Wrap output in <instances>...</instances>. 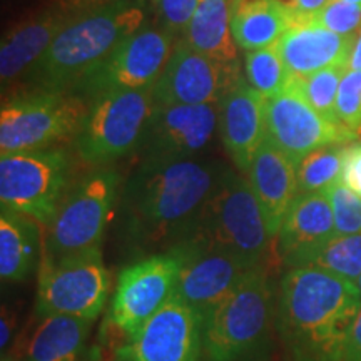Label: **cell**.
<instances>
[{"label": "cell", "mask_w": 361, "mask_h": 361, "mask_svg": "<svg viewBox=\"0 0 361 361\" xmlns=\"http://www.w3.org/2000/svg\"><path fill=\"white\" fill-rule=\"evenodd\" d=\"M224 168L207 161L152 159L129 176L119 194L121 229L141 250L178 245L191 231Z\"/></svg>", "instance_id": "obj_1"}, {"label": "cell", "mask_w": 361, "mask_h": 361, "mask_svg": "<svg viewBox=\"0 0 361 361\" xmlns=\"http://www.w3.org/2000/svg\"><path fill=\"white\" fill-rule=\"evenodd\" d=\"M361 306L355 283L314 266L288 268L278 284L276 328L293 361H345Z\"/></svg>", "instance_id": "obj_2"}, {"label": "cell", "mask_w": 361, "mask_h": 361, "mask_svg": "<svg viewBox=\"0 0 361 361\" xmlns=\"http://www.w3.org/2000/svg\"><path fill=\"white\" fill-rule=\"evenodd\" d=\"M146 13L142 0H111L75 16L35 62L40 87H71L79 75L109 56L124 39L141 30Z\"/></svg>", "instance_id": "obj_3"}, {"label": "cell", "mask_w": 361, "mask_h": 361, "mask_svg": "<svg viewBox=\"0 0 361 361\" xmlns=\"http://www.w3.org/2000/svg\"><path fill=\"white\" fill-rule=\"evenodd\" d=\"M273 238L250 180L223 169L218 186L179 243L229 252L252 266L263 264Z\"/></svg>", "instance_id": "obj_4"}, {"label": "cell", "mask_w": 361, "mask_h": 361, "mask_svg": "<svg viewBox=\"0 0 361 361\" xmlns=\"http://www.w3.org/2000/svg\"><path fill=\"white\" fill-rule=\"evenodd\" d=\"M276 318L273 283L263 264L202 319V353L209 361H246L263 350Z\"/></svg>", "instance_id": "obj_5"}, {"label": "cell", "mask_w": 361, "mask_h": 361, "mask_svg": "<svg viewBox=\"0 0 361 361\" xmlns=\"http://www.w3.org/2000/svg\"><path fill=\"white\" fill-rule=\"evenodd\" d=\"M121 194V176L111 166H99L82 176L59 206L45 228L44 258L82 252L97 247Z\"/></svg>", "instance_id": "obj_6"}, {"label": "cell", "mask_w": 361, "mask_h": 361, "mask_svg": "<svg viewBox=\"0 0 361 361\" xmlns=\"http://www.w3.org/2000/svg\"><path fill=\"white\" fill-rule=\"evenodd\" d=\"M154 107L152 85L114 90L92 99L75 135L80 159L99 168L129 154L142 142Z\"/></svg>", "instance_id": "obj_7"}, {"label": "cell", "mask_w": 361, "mask_h": 361, "mask_svg": "<svg viewBox=\"0 0 361 361\" xmlns=\"http://www.w3.org/2000/svg\"><path fill=\"white\" fill-rule=\"evenodd\" d=\"M89 106L64 89H42L4 102L0 112L2 156L47 149L78 135Z\"/></svg>", "instance_id": "obj_8"}, {"label": "cell", "mask_w": 361, "mask_h": 361, "mask_svg": "<svg viewBox=\"0 0 361 361\" xmlns=\"http://www.w3.org/2000/svg\"><path fill=\"white\" fill-rule=\"evenodd\" d=\"M111 273L101 247L62 258H40L35 313L66 314L94 322L106 308Z\"/></svg>", "instance_id": "obj_9"}, {"label": "cell", "mask_w": 361, "mask_h": 361, "mask_svg": "<svg viewBox=\"0 0 361 361\" xmlns=\"http://www.w3.org/2000/svg\"><path fill=\"white\" fill-rule=\"evenodd\" d=\"M71 157L62 149H39L0 159V202L47 228L69 191Z\"/></svg>", "instance_id": "obj_10"}, {"label": "cell", "mask_w": 361, "mask_h": 361, "mask_svg": "<svg viewBox=\"0 0 361 361\" xmlns=\"http://www.w3.org/2000/svg\"><path fill=\"white\" fill-rule=\"evenodd\" d=\"M173 34L166 29H142L124 39L106 59L71 84L80 97L96 99L114 90L154 85L171 57Z\"/></svg>", "instance_id": "obj_11"}, {"label": "cell", "mask_w": 361, "mask_h": 361, "mask_svg": "<svg viewBox=\"0 0 361 361\" xmlns=\"http://www.w3.org/2000/svg\"><path fill=\"white\" fill-rule=\"evenodd\" d=\"M180 261L173 250L128 266L119 274L109 322L130 338L169 301L178 288Z\"/></svg>", "instance_id": "obj_12"}, {"label": "cell", "mask_w": 361, "mask_h": 361, "mask_svg": "<svg viewBox=\"0 0 361 361\" xmlns=\"http://www.w3.org/2000/svg\"><path fill=\"white\" fill-rule=\"evenodd\" d=\"M266 139L293 164L328 144L355 141L356 134L346 126L324 119L291 85L264 101Z\"/></svg>", "instance_id": "obj_13"}, {"label": "cell", "mask_w": 361, "mask_h": 361, "mask_svg": "<svg viewBox=\"0 0 361 361\" xmlns=\"http://www.w3.org/2000/svg\"><path fill=\"white\" fill-rule=\"evenodd\" d=\"M202 316L178 293L117 348V361H200Z\"/></svg>", "instance_id": "obj_14"}, {"label": "cell", "mask_w": 361, "mask_h": 361, "mask_svg": "<svg viewBox=\"0 0 361 361\" xmlns=\"http://www.w3.org/2000/svg\"><path fill=\"white\" fill-rule=\"evenodd\" d=\"M239 79L236 64L214 61L183 40L171 52L168 64L152 85V92L156 104H216Z\"/></svg>", "instance_id": "obj_15"}, {"label": "cell", "mask_w": 361, "mask_h": 361, "mask_svg": "<svg viewBox=\"0 0 361 361\" xmlns=\"http://www.w3.org/2000/svg\"><path fill=\"white\" fill-rule=\"evenodd\" d=\"M179 256L180 268L176 293L204 316L231 293L247 271L256 268L229 252L178 243L169 247Z\"/></svg>", "instance_id": "obj_16"}, {"label": "cell", "mask_w": 361, "mask_h": 361, "mask_svg": "<svg viewBox=\"0 0 361 361\" xmlns=\"http://www.w3.org/2000/svg\"><path fill=\"white\" fill-rule=\"evenodd\" d=\"M218 126L213 104H156L141 146L152 159H188L209 146Z\"/></svg>", "instance_id": "obj_17"}, {"label": "cell", "mask_w": 361, "mask_h": 361, "mask_svg": "<svg viewBox=\"0 0 361 361\" xmlns=\"http://www.w3.org/2000/svg\"><path fill=\"white\" fill-rule=\"evenodd\" d=\"M333 236H336L335 216L324 191L296 194L276 236L278 255L286 268H300Z\"/></svg>", "instance_id": "obj_18"}, {"label": "cell", "mask_w": 361, "mask_h": 361, "mask_svg": "<svg viewBox=\"0 0 361 361\" xmlns=\"http://www.w3.org/2000/svg\"><path fill=\"white\" fill-rule=\"evenodd\" d=\"M266 97L239 79L219 102V133L223 146L239 171L247 173L266 139Z\"/></svg>", "instance_id": "obj_19"}, {"label": "cell", "mask_w": 361, "mask_h": 361, "mask_svg": "<svg viewBox=\"0 0 361 361\" xmlns=\"http://www.w3.org/2000/svg\"><path fill=\"white\" fill-rule=\"evenodd\" d=\"M356 35H340L310 20L293 22L276 51L290 78H303L333 66H348Z\"/></svg>", "instance_id": "obj_20"}, {"label": "cell", "mask_w": 361, "mask_h": 361, "mask_svg": "<svg viewBox=\"0 0 361 361\" xmlns=\"http://www.w3.org/2000/svg\"><path fill=\"white\" fill-rule=\"evenodd\" d=\"M247 180L274 241L284 214L298 194L295 164L269 139H264L247 169Z\"/></svg>", "instance_id": "obj_21"}, {"label": "cell", "mask_w": 361, "mask_h": 361, "mask_svg": "<svg viewBox=\"0 0 361 361\" xmlns=\"http://www.w3.org/2000/svg\"><path fill=\"white\" fill-rule=\"evenodd\" d=\"M69 16L62 11H47L24 20L12 29L0 47V79L11 82L47 52L54 39L67 25Z\"/></svg>", "instance_id": "obj_22"}, {"label": "cell", "mask_w": 361, "mask_h": 361, "mask_svg": "<svg viewBox=\"0 0 361 361\" xmlns=\"http://www.w3.org/2000/svg\"><path fill=\"white\" fill-rule=\"evenodd\" d=\"M44 252L39 223L2 207L0 214V278L4 283L24 281Z\"/></svg>", "instance_id": "obj_23"}, {"label": "cell", "mask_w": 361, "mask_h": 361, "mask_svg": "<svg viewBox=\"0 0 361 361\" xmlns=\"http://www.w3.org/2000/svg\"><path fill=\"white\" fill-rule=\"evenodd\" d=\"M293 22L291 13L273 0H234L231 4L233 37L246 52L276 45Z\"/></svg>", "instance_id": "obj_24"}, {"label": "cell", "mask_w": 361, "mask_h": 361, "mask_svg": "<svg viewBox=\"0 0 361 361\" xmlns=\"http://www.w3.org/2000/svg\"><path fill=\"white\" fill-rule=\"evenodd\" d=\"M89 319L66 314L40 316L30 336L29 361H80L89 338Z\"/></svg>", "instance_id": "obj_25"}, {"label": "cell", "mask_w": 361, "mask_h": 361, "mask_svg": "<svg viewBox=\"0 0 361 361\" xmlns=\"http://www.w3.org/2000/svg\"><path fill=\"white\" fill-rule=\"evenodd\" d=\"M186 42L214 61L236 64L238 44L231 30V2L202 0L188 25Z\"/></svg>", "instance_id": "obj_26"}, {"label": "cell", "mask_w": 361, "mask_h": 361, "mask_svg": "<svg viewBox=\"0 0 361 361\" xmlns=\"http://www.w3.org/2000/svg\"><path fill=\"white\" fill-rule=\"evenodd\" d=\"M345 144H328L298 162L295 166L298 194L322 192L340 183Z\"/></svg>", "instance_id": "obj_27"}, {"label": "cell", "mask_w": 361, "mask_h": 361, "mask_svg": "<svg viewBox=\"0 0 361 361\" xmlns=\"http://www.w3.org/2000/svg\"><path fill=\"white\" fill-rule=\"evenodd\" d=\"M348 71L350 67L345 64L333 66L303 78H291L288 85L298 90L324 119L341 124L336 112V99L341 79Z\"/></svg>", "instance_id": "obj_28"}, {"label": "cell", "mask_w": 361, "mask_h": 361, "mask_svg": "<svg viewBox=\"0 0 361 361\" xmlns=\"http://www.w3.org/2000/svg\"><path fill=\"white\" fill-rule=\"evenodd\" d=\"M306 266H314L356 284L361 276V234H336Z\"/></svg>", "instance_id": "obj_29"}, {"label": "cell", "mask_w": 361, "mask_h": 361, "mask_svg": "<svg viewBox=\"0 0 361 361\" xmlns=\"http://www.w3.org/2000/svg\"><path fill=\"white\" fill-rule=\"evenodd\" d=\"M245 69L247 82L264 97L276 96L288 87L291 80L290 72L286 71L276 51V45L246 52Z\"/></svg>", "instance_id": "obj_30"}, {"label": "cell", "mask_w": 361, "mask_h": 361, "mask_svg": "<svg viewBox=\"0 0 361 361\" xmlns=\"http://www.w3.org/2000/svg\"><path fill=\"white\" fill-rule=\"evenodd\" d=\"M324 194L331 202L336 234H361V196L341 180L329 186Z\"/></svg>", "instance_id": "obj_31"}, {"label": "cell", "mask_w": 361, "mask_h": 361, "mask_svg": "<svg viewBox=\"0 0 361 361\" xmlns=\"http://www.w3.org/2000/svg\"><path fill=\"white\" fill-rule=\"evenodd\" d=\"M306 20L322 25L335 34L356 35L361 29V7L343 0H329L322 11Z\"/></svg>", "instance_id": "obj_32"}, {"label": "cell", "mask_w": 361, "mask_h": 361, "mask_svg": "<svg viewBox=\"0 0 361 361\" xmlns=\"http://www.w3.org/2000/svg\"><path fill=\"white\" fill-rule=\"evenodd\" d=\"M338 119L358 135L361 133V71L350 69L341 79L336 99Z\"/></svg>", "instance_id": "obj_33"}, {"label": "cell", "mask_w": 361, "mask_h": 361, "mask_svg": "<svg viewBox=\"0 0 361 361\" xmlns=\"http://www.w3.org/2000/svg\"><path fill=\"white\" fill-rule=\"evenodd\" d=\"M202 0H154L164 29L171 34L186 32L189 22Z\"/></svg>", "instance_id": "obj_34"}, {"label": "cell", "mask_w": 361, "mask_h": 361, "mask_svg": "<svg viewBox=\"0 0 361 361\" xmlns=\"http://www.w3.org/2000/svg\"><path fill=\"white\" fill-rule=\"evenodd\" d=\"M341 183L361 196V141H350L345 144Z\"/></svg>", "instance_id": "obj_35"}, {"label": "cell", "mask_w": 361, "mask_h": 361, "mask_svg": "<svg viewBox=\"0 0 361 361\" xmlns=\"http://www.w3.org/2000/svg\"><path fill=\"white\" fill-rule=\"evenodd\" d=\"M345 361H361V306L353 324H351L345 348Z\"/></svg>", "instance_id": "obj_36"}, {"label": "cell", "mask_w": 361, "mask_h": 361, "mask_svg": "<svg viewBox=\"0 0 361 361\" xmlns=\"http://www.w3.org/2000/svg\"><path fill=\"white\" fill-rule=\"evenodd\" d=\"M16 323L17 319H16V314H13V311L4 305L2 316H0V348H2V351H6L7 346L11 345L13 329H16Z\"/></svg>", "instance_id": "obj_37"}, {"label": "cell", "mask_w": 361, "mask_h": 361, "mask_svg": "<svg viewBox=\"0 0 361 361\" xmlns=\"http://www.w3.org/2000/svg\"><path fill=\"white\" fill-rule=\"evenodd\" d=\"M329 0H296L298 4V20L310 19L326 6ZM296 20V22H298Z\"/></svg>", "instance_id": "obj_38"}, {"label": "cell", "mask_w": 361, "mask_h": 361, "mask_svg": "<svg viewBox=\"0 0 361 361\" xmlns=\"http://www.w3.org/2000/svg\"><path fill=\"white\" fill-rule=\"evenodd\" d=\"M348 67L353 71H361V29L358 30V34H356L355 37Z\"/></svg>", "instance_id": "obj_39"}, {"label": "cell", "mask_w": 361, "mask_h": 361, "mask_svg": "<svg viewBox=\"0 0 361 361\" xmlns=\"http://www.w3.org/2000/svg\"><path fill=\"white\" fill-rule=\"evenodd\" d=\"M343 2H348V4H353V6L361 7V0H343Z\"/></svg>", "instance_id": "obj_40"}, {"label": "cell", "mask_w": 361, "mask_h": 361, "mask_svg": "<svg viewBox=\"0 0 361 361\" xmlns=\"http://www.w3.org/2000/svg\"><path fill=\"white\" fill-rule=\"evenodd\" d=\"M356 286H358V290H360V293H361V276L358 278V281H356Z\"/></svg>", "instance_id": "obj_41"}, {"label": "cell", "mask_w": 361, "mask_h": 361, "mask_svg": "<svg viewBox=\"0 0 361 361\" xmlns=\"http://www.w3.org/2000/svg\"><path fill=\"white\" fill-rule=\"evenodd\" d=\"M2 361H13V360H12V358H6V356H4Z\"/></svg>", "instance_id": "obj_42"}, {"label": "cell", "mask_w": 361, "mask_h": 361, "mask_svg": "<svg viewBox=\"0 0 361 361\" xmlns=\"http://www.w3.org/2000/svg\"><path fill=\"white\" fill-rule=\"evenodd\" d=\"M229 2H231V4H233V2H234V0H229Z\"/></svg>", "instance_id": "obj_43"}]
</instances>
